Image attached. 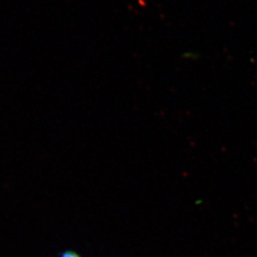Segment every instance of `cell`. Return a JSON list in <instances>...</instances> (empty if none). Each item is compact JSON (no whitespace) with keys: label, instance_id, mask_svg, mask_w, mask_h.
I'll return each instance as SVG.
<instances>
[{"label":"cell","instance_id":"1","mask_svg":"<svg viewBox=\"0 0 257 257\" xmlns=\"http://www.w3.org/2000/svg\"><path fill=\"white\" fill-rule=\"evenodd\" d=\"M57 257H82L80 253H78L77 251L73 250V249H66L64 251H62L60 254H58Z\"/></svg>","mask_w":257,"mask_h":257}]
</instances>
